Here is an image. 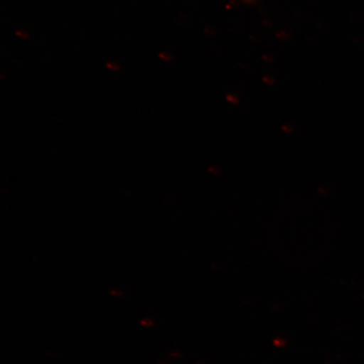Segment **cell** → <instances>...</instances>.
Segmentation results:
<instances>
[{
  "instance_id": "3957f363",
  "label": "cell",
  "mask_w": 364,
  "mask_h": 364,
  "mask_svg": "<svg viewBox=\"0 0 364 364\" xmlns=\"http://www.w3.org/2000/svg\"><path fill=\"white\" fill-rule=\"evenodd\" d=\"M243 1L247 2V3H252V2L255 1V0H243Z\"/></svg>"
},
{
  "instance_id": "6da1fadb",
  "label": "cell",
  "mask_w": 364,
  "mask_h": 364,
  "mask_svg": "<svg viewBox=\"0 0 364 364\" xmlns=\"http://www.w3.org/2000/svg\"><path fill=\"white\" fill-rule=\"evenodd\" d=\"M107 68L108 70H110L114 72H117L120 70V66L117 65L116 63H107Z\"/></svg>"
},
{
  "instance_id": "7a4b0ae2",
  "label": "cell",
  "mask_w": 364,
  "mask_h": 364,
  "mask_svg": "<svg viewBox=\"0 0 364 364\" xmlns=\"http://www.w3.org/2000/svg\"><path fill=\"white\" fill-rule=\"evenodd\" d=\"M16 34L18 36H20L21 38L22 39H27V38H29V34L26 33V31H23V30H19V31H17Z\"/></svg>"
}]
</instances>
